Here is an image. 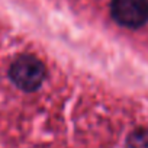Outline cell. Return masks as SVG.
Masks as SVG:
<instances>
[{
    "instance_id": "obj_1",
    "label": "cell",
    "mask_w": 148,
    "mask_h": 148,
    "mask_svg": "<svg viewBox=\"0 0 148 148\" xmlns=\"http://www.w3.org/2000/svg\"><path fill=\"white\" fill-rule=\"evenodd\" d=\"M9 76L19 89L25 92H34L42 86L47 70L39 58L34 55H21L13 61Z\"/></svg>"
},
{
    "instance_id": "obj_2",
    "label": "cell",
    "mask_w": 148,
    "mask_h": 148,
    "mask_svg": "<svg viewBox=\"0 0 148 148\" xmlns=\"http://www.w3.org/2000/svg\"><path fill=\"white\" fill-rule=\"evenodd\" d=\"M110 15L121 26L141 28L148 22V0H112Z\"/></svg>"
},
{
    "instance_id": "obj_3",
    "label": "cell",
    "mask_w": 148,
    "mask_h": 148,
    "mask_svg": "<svg viewBox=\"0 0 148 148\" xmlns=\"http://www.w3.org/2000/svg\"><path fill=\"white\" fill-rule=\"evenodd\" d=\"M125 148H148V131L147 129L134 131L128 136Z\"/></svg>"
}]
</instances>
